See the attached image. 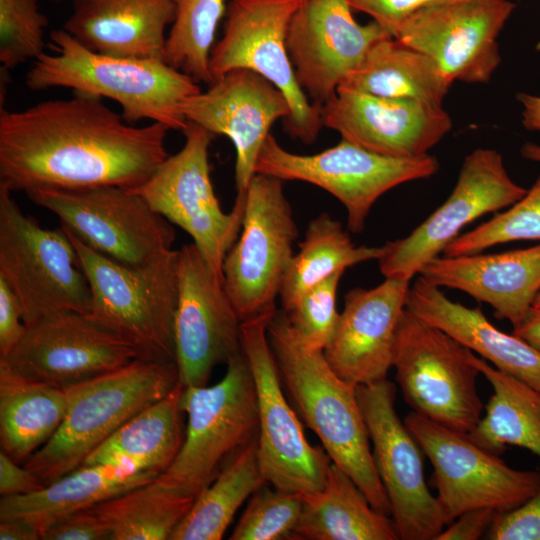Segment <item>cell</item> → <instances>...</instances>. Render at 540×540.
I'll return each mask as SVG.
<instances>
[{
	"mask_svg": "<svg viewBox=\"0 0 540 540\" xmlns=\"http://www.w3.org/2000/svg\"><path fill=\"white\" fill-rule=\"evenodd\" d=\"M170 129L136 126L102 98L74 92L0 110V185L10 191L141 186L169 156Z\"/></svg>",
	"mask_w": 540,
	"mask_h": 540,
	"instance_id": "cell-1",
	"label": "cell"
},
{
	"mask_svg": "<svg viewBox=\"0 0 540 540\" xmlns=\"http://www.w3.org/2000/svg\"><path fill=\"white\" fill-rule=\"evenodd\" d=\"M284 387L307 426L319 437L332 462L347 473L378 511L391 505L377 473L357 386L339 377L323 351L305 346L276 310L267 327Z\"/></svg>",
	"mask_w": 540,
	"mask_h": 540,
	"instance_id": "cell-2",
	"label": "cell"
},
{
	"mask_svg": "<svg viewBox=\"0 0 540 540\" xmlns=\"http://www.w3.org/2000/svg\"><path fill=\"white\" fill-rule=\"evenodd\" d=\"M54 53H44L26 74L34 91L71 88L117 102L130 124L150 120L183 132L182 102L201 91L197 82L163 59L121 57L93 51L63 28L53 30Z\"/></svg>",
	"mask_w": 540,
	"mask_h": 540,
	"instance_id": "cell-3",
	"label": "cell"
},
{
	"mask_svg": "<svg viewBox=\"0 0 540 540\" xmlns=\"http://www.w3.org/2000/svg\"><path fill=\"white\" fill-rule=\"evenodd\" d=\"M71 240L91 291L90 314L129 341L141 359L176 362L174 321L178 303V250L141 264L116 261Z\"/></svg>",
	"mask_w": 540,
	"mask_h": 540,
	"instance_id": "cell-4",
	"label": "cell"
},
{
	"mask_svg": "<svg viewBox=\"0 0 540 540\" xmlns=\"http://www.w3.org/2000/svg\"><path fill=\"white\" fill-rule=\"evenodd\" d=\"M179 382L176 362L136 359L67 389L65 418L24 466L46 486L79 468L87 456L137 413Z\"/></svg>",
	"mask_w": 540,
	"mask_h": 540,
	"instance_id": "cell-5",
	"label": "cell"
},
{
	"mask_svg": "<svg viewBox=\"0 0 540 540\" xmlns=\"http://www.w3.org/2000/svg\"><path fill=\"white\" fill-rule=\"evenodd\" d=\"M212 386L183 387L188 416L185 438L171 465L157 479L196 498L215 478L220 464L258 436L255 384L244 353L226 364Z\"/></svg>",
	"mask_w": 540,
	"mask_h": 540,
	"instance_id": "cell-6",
	"label": "cell"
},
{
	"mask_svg": "<svg viewBox=\"0 0 540 540\" xmlns=\"http://www.w3.org/2000/svg\"><path fill=\"white\" fill-rule=\"evenodd\" d=\"M0 185V278L17 296L26 326L63 311L90 313L91 291L76 250L61 228L26 215Z\"/></svg>",
	"mask_w": 540,
	"mask_h": 540,
	"instance_id": "cell-7",
	"label": "cell"
},
{
	"mask_svg": "<svg viewBox=\"0 0 540 540\" xmlns=\"http://www.w3.org/2000/svg\"><path fill=\"white\" fill-rule=\"evenodd\" d=\"M472 351L440 328L404 309L392 367L406 403L442 426L469 434L482 417Z\"/></svg>",
	"mask_w": 540,
	"mask_h": 540,
	"instance_id": "cell-8",
	"label": "cell"
},
{
	"mask_svg": "<svg viewBox=\"0 0 540 540\" xmlns=\"http://www.w3.org/2000/svg\"><path fill=\"white\" fill-rule=\"evenodd\" d=\"M439 169L436 157H392L378 154L345 139L312 155L284 149L269 135L261 149L256 173L282 181H302L329 192L347 212V227L360 233L375 202L392 188L425 179Z\"/></svg>",
	"mask_w": 540,
	"mask_h": 540,
	"instance_id": "cell-9",
	"label": "cell"
},
{
	"mask_svg": "<svg viewBox=\"0 0 540 540\" xmlns=\"http://www.w3.org/2000/svg\"><path fill=\"white\" fill-rule=\"evenodd\" d=\"M297 235L283 181L256 173L244 192L239 236L223 263L224 286L241 321L277 310Z\"/></svg>",
	"mask_w": 540,
	"mask_h": 540,
	"instance_id": "cell-10",
	"label": "cell"
},
{
	"mask_svg": "<svg viewBox=\"0 0 540 540\" xmlns=\"http://www.w3.org/2000/svg\"><path fill=\"white\" fill-rule=\"evenodd\" d=\"M181 150L168 156L132 190L172 224L190 235L210 267L223 279L224 259L237 240L244 216V192L229 213L222 210L210 178L209 146L216 136L187 122Z\"/></svg>",
	"mask_w": 540,
	"mask_h": 540,
	"instance_id": "cell-11",
	"label": "cell"
},
{
	"mask_svg": "<svg viewBox=\"0 0 540 540\" xmlns=\"http://www.w3.org/2000/svg\"><path fill=\"white\" fill-rule=\"evenodd\" d=\"M304 0H230L221 39L209 59L213 81L234 69L252 70L286 96L291 114L284 129L303 143L314 142L322 124L321 108L300 88L287 46L291 19Z\"/></svg>",
	"mask_w": 540,
	"mask_h": 540,
	"instance_id": "cell-12",
	"label": "cell"
},
{
	"mask_svg": "<svg viewBox=\"0 0 540 540\" xmlns=\"http://www.w3.org/2000/svg\"><path fill=\"white\" fill-rule=\"evenodd\" d=\"M273 313L242 321V349L252 372L258 411V461L276 489L312 493L323 488L332 463L324 448L309 444L285 398L267 327Z\"/></svg>",
	"mask_w": 540,
	"mask_h": 540,
	"instance_id": "cell-13",
	"label": "cell"
},
{
	"mask_svg": "<svg viewBox=\"0 0 540 540\" xmlns=\"http://www.w3.org/2000/svg\"><path fill=\"white\" fill-rule=\"evenodd\" d=\"M404 423L434 469L433 482L446 525L465 511H511L540 489V472L517 470L498 454L414 411Z\"/></svg>",
	"mask_w": 540,
	"mask_h": 540,
	"instance_id": "cell-14",
	"label": "cell"
},
{
	"mask_svg": "<svg viewBox=\"0 0 540 540\" xmlns=\"http://www.w3.org/2000/svg\"><path fill=\"white\" fill-rule=\"evenodd\" d=\"M96 251L124 264H141L173 249L172 223L138 193L118 186L38 188L25 192Z\"/></svg>",
	"mask_w": 540,
	"mask_h": 540,
	"instance_id": "cell-15",
	"label": "cell"
},
{
	"mask_svg": "<svg viewBox=\"0 0 540 540\" xmlns=\"http://www.w3.org/2000/svg\"><path fill=\"white\" fill-rule=\"evenodd\" d=\"M141 359L125 338L90 313L63 311L26 326L0 366L28 380L69 389Z\"/></svg>",
	"mask_w": 540,
	"mask_h": 540,
	"instance_id": "cell-16",
	"label": "cell"
},
{
	"mask_svg": "<svg viewBox=\"0 0 540 540\" xmlns=\"http://www.w3.org/2000/svg\"><path fill=\"white\" fill-rule=\"evenodd\" d=\"M395 394V385L387 379L357 386L399 539L435 540L446 526L443 511L426 484L422 448L396 413Z\"/></svg>",
	"mask_w": 540,
	"mask_h": 540,
	"instance_id": "cell-17",
	"label": "cell"
},
{
	"mask_svg": "<svg viewBox=\"0 0 540 540\" xmlns=\"http://www.w3.org/2000/svg\"><path fill=\"white\" fill-rule=\"evenodd\" d=\"M526 192L511 179L497 150H473L464 158L456 185L445 202L409 235L381 246L377 260L381 273L385 278L411 280L443 253L466 225L510 207Z\"/></svg>",
	"mask_w": 540,
	"mask_h": 540,
	"instance_id": "cell-18",
	"label": "cell"
},
{
	"mask_svg": "<svg viewBox=\"0 0 540 540\" xmlns=\"http://www.w3.org/2000/svg\"><path fill=\"white\" fill-rule=\"evenodd\" d=\"M241 319L224 279L192 242L178 250L174 321L176 365L183 387L203 386L212 371L243 352Z\"/></svg>",
	"mask_w": 540,
	"mask_h": 540,
	"instance_id": "cell-19",
	"label": "cell"
},
{
	"mask_svg": "<svg viewBox=\"0 0 540 540\" xmlns=\"http://www.w3.org/2000/svg\"><path fill=\"white\" fill-rule=\"evenodd\" d=\"M512 0H450L409 15L393 37L432 58L452 80L487 83L501 62L497 38Z\"/></svg>",
	"mask_w": 540,
	"mask_h": 540,
	"instance_id": "cell-20",
	"label": "cell"
},
{
	"mask_svg": "<svg viewBox=\"0 0 540 540\" xmlns=\"http://www.w3.org/2000/svg\"><path fill=\"white\" fill-rule=\"evenodd\" d=\"M388 36L374 20L359 24L348 0H304L291 19L286 46L300 88L322 108L371 47Z\"/></svg>",
	"mask_w": 540,
	"mask_h": 540,
	"instance_id": "cell-21",
	"label": "cell"
},
{
	"mask_svg": "<svg viewBox=\"0 0 540 540\" xmlns=\"http://www.w3.org/2000/svg\"><path fill=\"white\" fill-rule=\"evenodd\" d=\"M181 113L215 135L228 137L236 151L237 193L256 175L261 149L272 125L291 114L286 96L272 82L249 69H234L215 79L205 92L186 98Z\"/></svg>",
	"mask_w": 540,
	"mask_h": 540,
	"instance_id": "cell-22",
	"label": "cell"
},
{
	"mask_svg": "<svg viewBox=\"0 0 540 540\" xmlns=\"http://www.w3.org/2000/svg\"><path fill=\"white\" fill-rule=\"evenodd\" d=\"M323 126L369 151L392 157L428 153L452 128L440 105L338 89L321 108Z\"/></svg>",
	"mask_w": 540,
	"mask_h": 540,
	"instance_id": "cell-23",
	"label": "cell"
},
{
	"mask_svg": "<svg viewBox=\"0 0 540 540\" xmlns=\"http://www.w3.org/2000/svg\"><path fill=\"white\" fill-rule=\"evenodd\" d=\"M409 288L410 280L387 277L376 287L347 292L335 333L323 351L339 377L355 386L386 379Z\"/></svg>",
	"mask_w": 540,
	"mask_h": 540,
	"instance_id": "cell-24",
	"label": "cell"
},
{
	"mask_svg": "<svg viewBox=\"0 0 540 540\" xmlns=\"http://www.w3.org/2000/svg\"><path fill=\"white\" fill-rule=\"evenodd\" d=\"M418 275L489 304L496 318L515 328L540 292V244L501 253L438 256Z\"/></svg>",
	"mask_w": 540,
	"mask_h": 540,
	"instance_id": "cell-25",
	"label": "cell"
},
{
	"mask_svg": "<svg viewBox=\"0 0 540 540\" xmlns=\"http://www.w3.org/2000/svg\"><path fill=\"white\" fill-rule=\"evenodd\" d=\"M175 0H73L63 29L104 54L163 59Z\"/></svg>",
	"mask_w": 540,
	"mask_h": 540,
	"instance_id": "cell-26",
	"label": "cell"
},
{
	"mask_svg": "<svg viewBox=\"0 0 540 540\" xmlns=\"http://www.w3.org/2000/svg\"><path fill=\"white\" fill-rule=\"evenodd\" d=\"M405 308L451 335L496 369L540 391V351L513 333L499 330L480 308L450 300L420 275L409 288Z\"/></svg>",
	"mask_w": 540,
	"mask_h": 540,
	"instance_id": "cell-27",
	"label": "cell"
},
{
	"mask_svg": "<svg viewBox=\"0 0 540 540\" xmlns=\"http://www.w3.org/2000/svg\"><path fill=\"white\" fill-rule=\"evenodd\" d=\"M158 476L115 465H82L33 493L1 496L0 520L23 519L42 532L71 513L91 508Z\"/></svg>",
	"mask_w": 540,
	"mask_h": 540,
	"instance_id": "cell-28",
	"label": "cell"
},
{
	"mask_svg": "<svg viewBox=\"0 0 540 540\" xmlns=\"http://www.w3.org/2000/svg\"><path fill=\"white\" fill-rule=\"evenodd\" d=\"M182 391L178 382L169 394L124 423L82 465H115L162 474L178 455L185 438Z\"/></svg>",
	"mask_w": 540,
	"mask_h": 540,
	"instance_id": "cell-29",
	"label": "cell"
},
{
	"mask_svg": "<svg viewBox=\"0 0 540 540\" xmlns=\"http://www.w3.org/2000/svg\"><path fill=\"white\" fill-rule=\"evenodd\" d=\"M376 510L340 467L330 465L322 489L302 495L295 539L397 540L393 519Z\"/></svg>",
	"mask_w": 540,
	"mask_h": 540,
	"instance_id": "cell-30",
	"label": "cell"
},
{
	"mask_svg": "<svg viewBox=\"0 0 540 540\" xmlns=\"http://www.w3.org/2000/svg\"><path fill=\"white\" fill-rule=\"evenodd\" d=\"M452 82L428 55L388 36L371 47L338 89L442 106Z\"/></svg>",
	"mask_w": 540,
	"mask_h": 540,
	"instance_id": "cell-31",
	"label": "cell"
},
{
	"mask_svg": "<svg viewBox=\"0 0 540 540\" xmlns=\"http://www.w3.org/2000/svg\"><path fill=\"white\" fill-rule=\"evenodd\" d=\"M67 389L20 377L0 366V444L14 461H26L62 424Z\"/></svg>",
	"mask_w": 540,
	"mask_h": 540,
	"instance_id": "cell-32",
	"label": "cell"
},
{
	"mask_svg": "<svg viewBox=\"0 0 540 540\" xmlns=\"http://www.w3.org/2000/svg\"><path fill=\"white\" fill-rule=\"evenodd\" d=\"M471 357L493 389L485 415L469 433L471 439L498 455L507 446H517L540 458V391L473 352Z\"/></svg>",
	"mask_w": 540,
	"mask_h": 540,
	"instance_id": "cell-33",
	"label": "cell"
},
{
	"mask_svg": "<svg viewBox=\"0 0 540 540\" xmlns=\"http://www.w3.org/2000/svg\"><path fill=\"white\" fill-rule=\"evenodd\" d=\"M258 436L196 497L170 540H220L243 502L267 482L258 461Z\"/></svg>",
	"mask_w": 540,
	"mask_h": 540,
	"instance_id": "cell-34",
	"label": "cell"
},
{
	"mask_svg": "<svg viewBox=\"0 0 540 540\" xmlns=\"http://www.w3.org/2000/svg\"><path fill=\"white\" fill-rule=\"evenodd\" d=\"M382 247L355 245L342 224L321 213L307 226L300 250L285 275L280 299L288 311L309 289L346 268L378 260Z\"/></svg>",
	"mask_w": 540,
	"mask_h": 540,
	"instance_id": "cell-35",
	"label": "cell"
},
{
	"mask_svg": "<svg viewBox=\"0 0 540 540\" xmlns=\"http://www.w3.org/2000/svg\"><path fill=\"white\" fill-rule=\"evenodd\" d=\"M195 499L156 477L92 508L111 529L112 540H170Z\"/></svg>",
	"mask_w": 540,
	"mask_h": 540,
	"instance_id": "cell-36",
	"label": "cell"
},
{
	"mask_svg": "<svg viewBox=\"0 0 540 540\" xmlns=\"http://www.w3.org/2000/svg\"><path fill=\"white\" fill-rule=\"evenodd\" d=\"M176 15L163 60L197 83L213 82L209 59L228 0H175Z\"/></svg>",
	"mask_w": 540,
	"mask_h": 540,
	"instance_id": "cell-37",
	"label": "cell"
},
{
	"mask_svg": "<svg viewBox=\"0 0 540 540\" xmlns=\"http://www.w3.org/2000/svg\"><path fill=\"white\" fill-rule=\"evenodd\" d=\"M528 240H540V174L522 198L487 222L457 236L443 254H475L498 244Z\"/></svg>",
	"mask_w": 540,
	"mask_h": 540,
	"instance_id": "cell-38",
	"label": "cell"
},
{
	"mask_svg": "<svg viewBox=\"0 0 540 540\" xmlns=\"http://www.w3.org/2000/svg\"><path fill=\"white\" fill-rule=\"evenodd\" d=\"M302 508V495L269 488L256 490L248 502L231 540L295 539V529Z\"/></svg>",
	"mask_w": 540,
	"mask_h": 540,
	"instance_id": "cell-39",
	"label": "cell"
},
{
	"mask_svg": "<svg viewBox=\"0 0 540 540\" xmlns=\"http://www.w3.org/2000/svg\"><path fill=\"white\" fill-rule=\"evenodd\" d=\"M48 18L37 0H0V63L9 71L45 53Z\"/></svg>",
	"mask_w": 540,
	"mask_h": 540,
	"instance_id": "cell-40",
	"label": "cell"
},
{
	"mask_svg": "<svg viewBox=\"0 0 540 540\" xmlns=\"http://www.w3.org/2000/svg\"><path fill=\"white\" fill-rule=\"evenodd\" d=\"M343 273L336 272L312 287L283 311L298 338L312 350L324 351L335 333L340 316L336 296Z\"/></svg>",
	"mask_w": 540,
	"mask_h": 540,
	"instance_id": "cell-41",
	"label": "cell"
},
{
	"mask_svg": "<svg viewBox=\"0 0 540 540\" xmlns=\"http://www.w3.org/2000/svg\"><path fill=\"white\" fill-rule=\"evenodd\" d=\"M485 538L540 540V489L519 507L499 513Z\"/></svg>",
	"mask_w": 540,
	"mask_h": 540,
	"instance_id": "cell-42",
	"label": "cell"
},
{
	"mask_svg": "<svg viewBox=\"0 0 540 540\" xmlns=\"http://www.w3.org/2000/svg\"><path fill=\"white\" fill-rule=\"evenodd\" d=\"M42 540H112V531L92 507L71 513L41 532Z\"/></svg>",
	"mask_w": 540,
	"mask_h": 540,
	"instance_id": "cell-43",
	"label": "cell"
},
{
	"mask_svg": "<svg viewBox=\"0 0 540 540\" xmlns=\"http://www.w3.org/2000/svg\"><path fill=\"white\" fill-rule=\"evenodd\" d=\"M444 1L450 0H348L352 9L369 15L392 36L409 15Z\"/></svg>",
	"mask_w": 540,
	"mask_h": 540,
	"instance_id": "cell-44",
	"label": "cell"
},
{
	"mask_svg": "<svg viewBox=\"0 0 540 540\" xmlns=\"http://www.w3.org/2000/svg\"><path fill=\"white\" fill-rule=\"evenodd\" d=\"M25 330L20 302L8 284L0 278V357L15 347Z\"/></svg>",
	"mask_w": 540,
	"mask_h": 540,
	"instance_id": "cell-45",
	"label": "cell"
},
{
	"mask_svg": "<svg viewBox=\"0 0 540 540\" xmlns=\"http://www.w3.org/2000/svg\"><path fill=\"white\" fill-rule=\"evenodd\" d=\"M498 511L492 508H476L463 512L435 540H477L486 536Z\"/></svg>",
	"mask_w": 540,
	"mask_h": 540,
	"instance_id": "cell-46",
	"label": "cell"
},
{
	"mask_svg": "<svg viewBox=\"0 0 540 540\" xmlns=\"http://www.w3.org/2000/svg\"><path fill=\"white\" fill-rule=\"evenodd\" d=\"M17 463L4 451H0L1 496L26 495L45 486L32 471Z\"/></svg>",
	"mask_w": 540,
	"mask_h": 540,
	"instance_id": "cell-47",
	"label": "cell"
},
{
	"mask_svg": "<svg viewBox=\"0 0 540 540\" xmlns=\"http://www.w3.org/2000/svg\"><path fill=\"white\" fill-rule=\"evenodd\" d=\"M1 540H38L41 539L40 530L31 522L23 519L0 520Z\"/></svg>",
	"mask_w": 540,
	"mask_h": 540,
	"instance_id": "cell-48",
	"label": "cell"
},
{
	"mask_svg": "<svg viewBox=\"0 0 540 540\" xmlns=\"http://www.w3.org/2000/svg\"><path fill=\"white\" fill-rule=\"evenodd\" d=\"M513 334L540 351V308L532 307Z\"/></svg>",
	"mask_w": 540,
	"mask_h": 540,
	"instance_id": "cell-49",
	"label": "cell"
},
{
	"mask_svg": "<svg viewBox=\"0 0 540 540\" xmlns=\"http://www.w3.org/2000/svg\"><path fill=\"white\" fill-rule=\"evenodd\" d=\"M516 97L523 108V126L530 131H540V96L520 92Z\"/></svg>",
	"mask_w": 540,
	"mask_h": 540,
	"instance_id": "cell-50",
	"label": "cell"
},
{
	"mask_svg": "<svg viewBox=\"0 0 540 540\" xmlns=\"http://www.w3.org/2000/svg\"><path fill=\"white\" fill-rule=\"evenodd\" d=\"M521 155L527 160L540 163V145L525 143L521 148Z\"/></svg>",
	"mask_w": 540,
	"mask_h": 540,
	"instance_id": "cell-51",
	"label": "cell"
},
{
	"mask_svg": "<svg viewBox=\"0 0 540 540\" xmlns=\"http://www.w3.org/2000/svg\"><path fill=\"white\" fill-rule=\"evenodd\" d=\"M533 307L540 308V292L533 303Z\"/></svg>",
	"mask_w": 540,
	"mask_h": 540,
	"instance_id": "cell-52",
	"label": "cell"
},
{
	"mask_svg": "<svg viewBox=\"0 0 540 540\" xmlns=\"http://www.w3.org/2000/svg\"><path fill=\"white\" fill-rule=\"evenodd\" d=\"M49 1H61V0H49Z\"/></svg>",
	"mask_w": 540,
	"mask_h": 540,
	"instance_id": "cell-53",
	"label": "cell"
}]
</instances>
